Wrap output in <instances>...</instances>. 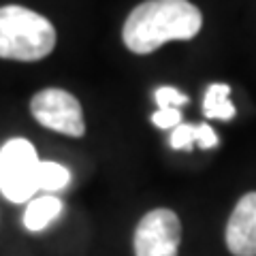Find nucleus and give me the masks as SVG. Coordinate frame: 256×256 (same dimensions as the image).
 <instances>
[{"mask_svg": "<svg viewBox=\"0 0 256 256\" xmlns=\"http://www.w3.org/2000/svg\"><path fill=\"white\" fill-rule=\"evenodd\" d=\"M203 26V15L188 0H148L124 24V43L134 54H152L169 41H188Z\"/></svg>", "mask_w": 256, "mask_h": 256, "instance_id": "1", "label": "nucleus"}, {"mask_svg": "<svg viewBox=\"0 0 256 256\" xmlns=\"http://www.w3.org/2000/svg\"><path fill=\"white\" fill-rule=\"evenodd\" d=\"M56 45V30L50 20L9 4L0 9V58L34 62L50 56Z\"/></svg>", "mask_w": 256, "mask_h": 256, "instance_id": "2", "label": "nucleus"}, {"mask_svg": "<svg viewBox=\"0 0 256 256\" xmlns=\"http://www.w3.org/2000/svg\"><path fill=\"white\" fill-rule=\"evenodd\" d=\"M36 150L26 139H11L0 150V190L13 203H24L38 190Z\"/></svg>", "mask_w": 256, "mask_h": 256, "instance_id": "3", "label": "nucleus"}, {"mask_svg": "<svg viewBox=\"0 0 256 256\" xmlns=\"http://www.w3.org/2000/svg\"><path fill=\"white\" fill-rule=\"evenodd\" d=\"M30 111L38 124L56 132L68 134V137H84L86 132L82 105L66 90H58V88L41 90L30 100Z\"/></svg>", "mask_w": 256, "mask_h": 256, "instance_id": "4", "label": "nucleus"}, {"mask_svg": "<svg viewBox=\"0 0 256 256\" xmlns=\"http://www.w3.org/2000/svg\"><path fill=\"white\" fill-rule=\"evenodd\" d=\"M182 242V222L171 210L146 214L134 230L137 256H178Z\"/></svg>", "mask_w": 256, "mask_h": 256, "instance_id": "5", "label": "nucleus"}, {"mask_svg": "<svg viewBox=\"0 0 256 256\" xmlns=\"http://www.w3.org/2000/svg\"><path fill=\"white\" fill-rule=\"evenodd\" d=\"M226 246L235 256H256V192L239 198L226 224Z\"/></svg>", "mask_w": 256, "mask_h": 256, "instance_id": "6", "label": "nucleus"}, {"mask_svg": "<svg viewBox=\"0 0 256 256\" xmlns=\"http://www.w3.org/2000/svg\"><path fill=\"white\" fill-rule=\"evenodd\" d=\"M62 214V201L58 196H38L34 201H30L24 214V224L28 230H43L45 226L58 218Z\"/></svg>", "mask_w": 256, "mask_h": 256, "instance_id": "7", "label": "nucleus"}, {"mask_svg": "<svg viewBox=\"0 0 256 256\" xmlns=\"http://www.w3.org/2000/svg\"><path fill=\"white\" fill-rule=\"evenodd\" d=\"M192 143H198L203 150L218 146V134L207 124H180L171 134L173 150H192Z\"/></svg>", "mask_w": 256, "mask_h": 256, "instance_id": "8", "label": "nucleus"}, {"mask_svg": "<svg viewBox=\"0 0 256 256\" xmlns=\"http://www.w3.org/2000/svg\"><path fill=\"white\" fill-rule=\"evenodd\" d=\"M230 88L226 84H212L205 92L203 111L210 120H233L235 105L230 102Z\"/></svg>", "mask_w": 256, "mask_h": 256, "instance_id": "9", "label": "nucleus"}, {"mask_svg": "<svg viewBox=\"0 0 256 256\" xmlns=\"http://www.w3.org/2000/svg\"><path fill=\"white\" fill-rule=\"evenodd\" d=\"M70 182V171L52 160L38 164V188L45 190H62Z\"/></svg>", "mask_w": 256, "mask_h": 256, "instance_id": "10", "label": "nucleus"}, {"mask_svg": "<svg viewBox=\"0 0 256 256\" xmlns=\"http://www.w3.org/2000/svg\"><path fill=\"white\" fill-rule=\"evenodd\" d=\"M154 98L158 102V109H180L182 105H186L188 102V96L182 94L180 90H175V88H158L154 92Z\"/></svg>", "mask_w": 256, "mask_h": 256, "instance_id": "11", "label": "nucleus"}, {"mask_svg": "<svg viewBox=\"0 0 256 256\" xmlns=\"http://www.w3.org/2000/svg\"><path fill=\"white\" fill-rule=\"evenodd\" d=\"M152 122L158 128H178L182 124V114L180 109H158L152 116Z\"/></svg>", "mask_w": 256, "mask_h": 256, "instance_id": "12", "label": "nucleus"}]
</instances>
